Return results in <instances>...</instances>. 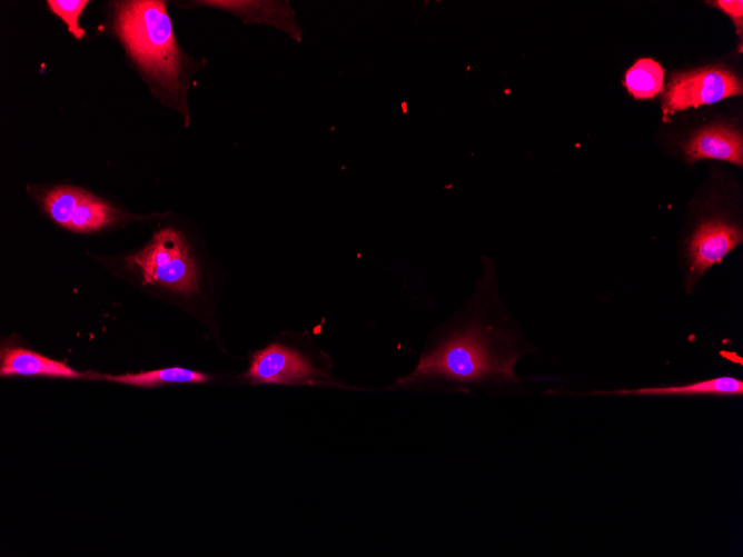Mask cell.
Returning a JSON list of instances; mask_svg holds the SVG:
<instances>
[{
  "mask_svg": "<svg viewBox=\"0 0 743 557\" xmlns=\"http://www.w3.org/2000/svg\"><path fill=\"white\" fill-rule=\"evenodd\" d=\"M483 290L429 335L415 369L397 380L400 387L469 392L495 384L517 382L521 355L511 334L487 317Z\"/></svg>",
  "mask_w": 743,
  "mask_h": 557,
  "instance_id": "cell-1",
  "label": "cell"
},
{
  "mask_svg": "<svg viewBox=\"0 0 743 557\" xmlns=\"http://www.w3.org/2000/svg\"><path fill=\"white\" fill-rule=\"evenodd\" d=\"M115 29L146 74L169 93H182L184 57L177 44L166 2H117Z\"/></svg>",
  "mask_w": 743,
  "mask_h": 557,
  "instance_id": "cell-2",
  "label": "cell"
},
{
  "mask_svg": "<svg viewBox=\"0 0 743 557\" xmlns=\"http://www.w3.org/2000/svg\"><path fill=\"white\" fill-rule=\"evenodd\" d=\"M128 268L138 270L142 284H157L168 290L191 295L199 291V272L181 232L165 228L148 245L126 258Z\"/></svg>",
  "mask_w": 743,
  "mask_h": 557,
  "instance_id": "cell-3",
  "label": "cell"
},
{
  "mask_svg": "<svg viewBox=\"0 0 743 557\" xmlns=\"http://www.w3.org/2000/svg\"><path fill=\"white\" fill-rule=\"evenodd\" d=\"M44 211L59 226L73 232L97 231L120 219L107 201L71 186H59L42 198Z\"/></svg>",
  "mask_w": 743,
  "mask_h": 557,
  "instance_id": "cell-4",
  "label": "cell"
},
{
  "mask_svg": "<svg viewBox=\"0 0 743 557\" xmlns=\"http://www.w3.org/2000/svg\"><path fill=\"white\" fill-rule=\"evenodd\" d=\"M742 93L741 79L722 67L678 73L670 80L663 95L664 113L714 103Z\"/></svg>",
  "mask_w": 743,
  "mask_h": 557,
  "instance_id": "cell-5",
  "label": "cell"
},
{
  "mask_svg": "<svg viewBox=\"0 0 743 557\" xmlns=\"http://www.w3.org/2000/svg\"><path fill=\"white\" fill-rule=\"evenodd\" d=\"M321 375L298 351L271 344L254 354L245 377L250 384L315 385Z\"/></svg>",
  "mask_w": 743,
  "mask_h": 557,
  "instance_id": "cell-6",
  "label": "cell"
},
{
  "mask_svg": "<svg viewBox=\"0 0 743 557\" xmlns=\"http://www.w3.org/2000/svg\"><path fill=\"white\" fill-rule=\"evenodd\" d=\"M742 240V232L722 220H709L699 226L688 245L691 271L702 275L734 249Z\"/></svg>",
  "mask_w": 743,
  "mask_h": 557,
  "instance_id": "cell-7",
  "label": "cell"
},
{
  "mask_svg": "<svg viewBox=\"0 0 743 557\" xmlns=\"http://www.w3.org/2000/svg\"><path fill=\"white\" fill-rule=\"evenodd\" d=\"M0 359L1 377L89 378L88 375L72 369L62 361L53 360L10 342L2 346Z\"/></svg>",
  "mask_w": 743,
  "mask_h": 557,
  "instance_id": "cell-8",
  "label": "cell"
},
{
  "mask_svg": "<svg viewBox=\"0 0 743 557\" xmlns=\"http://www.w3.org/2000/svg\"><path fill=\"white\" fill-rule=\"evenodd\" d=\"M688 161L720 159L737 166L743 163L742 135L730 127L715 125L696 132L684 146Z\"/></svg>",
  "mask_w": 743,
  "mask_h": 557,
  "instance_id": "cell-9",
  "label": "cell"
},
{
  "mask_svg": "<svg viewBox=\"0 0 743 557\" xmlns=\"http://www.w3.org/2000/svg\"><path fill=\"white\" fill-rule=\"evenodd\" d=\"M109 381L130 385L141 388H153L169 384H202L209 376L199 371L182 367H170L139 374H126L119 376H103Z\"/></svg>",
  "mask_w": 743,
  "mask_h": 557,
  "instance_id": "cell-10",
  "label": "cell"
},
{
  "mask_svg": "<svg viewBox=\"0 0 743 557\" xmlns=\"http://www.w3.org/2000/svg\"><path fill=\"white\" fill-rule=\"evenodd\" d=\"M620 395H743V381L733 377H717L685 386L651 387L635 390H621Z\"/></svg>",
  "mask_w": 743,
  "mask_h": 557,
  "instance_id": "cell-11",
  "label": "cell"
},
{
  "mask_svg": "<svg viewBox=\"0 0 743 557\" xmlns=\"http://www.w3.org/2000/svg\"><path fill=\"white\" fill-rule=\"evenodd\" d=\"M664 71L652 59H640L626 72L625 84L636 99H647L658 93L663 87Z\"/></svg>",
  "mask_w": 743,
  "mask_h": 557,
  "instance_id": "cell-12",
  "label": "cell"
},
{
  "mask_svg": "<svg viewBox=\"0 0 743 557\" xmlns=\"http://www.w3.org/2000/svg\"><path fill=\"white\" fill-rule=\"evenodd\" d=\"M87 4V0L48 1L50 10L67 24L69 32L78 40L85 36V31L79 24V18Z\"/></svg>",
  "mask_w": 743,
  "mask_h": 557,
  "instance_id": "cell-13",
  "label": "cell"
},
{
  "mask_svg": "<svg viewBox=\"0 0 743 557\" xmlns=\"http://www.w3.org/2000/svg\"><path fill=\"white\" fill-rule=\"evenodd\" d=\"M714 3L733 19L735 26H737L739 33H741L743 2L741 0H720Z\"/></svg>",
  "mask_w": 743,
  "mask_h": 557,
  "instance_id": "cell-14",
  "label": "cell"
}]
</instances>
